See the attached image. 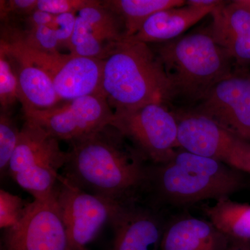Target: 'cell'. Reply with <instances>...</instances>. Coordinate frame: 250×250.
<instances>
[{
    "label": "cell",
    "mask_w": 250,
    "mask_h": 250,
    "mask_svg": "<svg viewBox=\"0 0 250 250\" xmlns=\"http://www.w3.org/2000/svg\"><path fill=\"white\" fill-rule=\"evenodd\" d=\"M21 129L9 113H0V172L8 175L10 161L19 140Z\"/></svg>",
    "instance_id": "obj_22"
},
{
    "label": "cell",
    "mask_w": 250,
    "mask_h": 250,
    "mask_svg": "<svg viewBox=\"0 0 250 250\" xmlns=\"http://www.w3.org/2000/svg\"><path fill=\"white\" fill-rule=\"evenodd\" d=\"M113 112L106 99L93 95L59 103L49 109L26 112L24 116L59 141L70 143L110 124Z\"/></svg>",
    "instance_id": "obj_11"
},
{
    "label": "cell",
    "mask_w": 250,
    "mask_h": 250,
    "mask_svg": "<svg viewBox=\"0 0 250 250\" xmlns=\"http://www.w3.org/2000/svg\"><path fill=\"white\" fill-rule=\"evenodd\" d=\"M225 250H250V242L230 241Z\"/></svg>",
    "instance_id": "obj_29"
},
{
    "label": "cell",
    "mask_w": 250,
    "mask_h": 250,
    "mask_svg": "<svg viewBox=\"0 0 250 250\" xmlns=\"http://www.w3.org/2000/svg\"><path fill=\"white\" fill-rule=\"evenodd\" d=\"M110 125L152 164L165 162L180 149L177 118L164 104L113 112Z\"/></svg>",
    "instance_id": "obj_6"
},
{
    "label": "cell",
    "mask_w": 250,
    "mask_h": 250,
    "mask_svg": "<svg viewBox=\"0 0 250 250\" xmlns=\"http://www.w3.org/2000/svg\"><path fill=\"white\" fill-rule=\"evenodd\" d=\"M248 174H249L250 175V170H249V172H248Z\"/></svg>",
    "instance_id": "obj_31"
},
{
    "label": "cell",
    "mask_w": 250,
    "mask_h": 250,
    "mask_svg": "<svg viewBox=\"0 0 250 250\" xmlns=\"http://www.w3.org/2000/svg\"><path fill=\"white\" fill-rule=\"evenodd\" d=\"M206 216L230 241L250 242V205L230 200H215L203 208Z\"/></svg>",
    "instance_id": "obj_18"
},
{
    "label": "cell",
    "mask_w": 250,
    "mask_h": 250,
    "mask_svg": "<svg viewBox=\"0 0 250 250\" xmlns=\"http://www.w3.org/2000/svg\"><path fill=\"white\" fill-rule=\"evenodd\" d=\"M194 110L250 143V74L233 72L219 81Z\"/></svg>",
    "instance_id": "obj_12"
},
{
    "label": "cell",
    "mask_w": 250,
    "mask_h": 250,
    "mask_svg": "<svg viewBox=\"0 0 250 250\" xmlns=\"http://www.w3.org/2000/svg\"><path fill=\"white\" fill-rule=\"evenodd\" d=\"M210 30L232 62L250 63V6L243 0L225 1L210 14Z\"/></svg>",
    "instance_id": "obj_14"
},
{
    "label": "cell",
    "mask_w": 250,
    "mask_h": 250,
    "mask_svg": "<svg viewBox=\"0 0 250 250\" xmlns=\"http://www.w3.org/2000/svg\"><path fill=\"white\" fill-rule=\"evenodd\" d=\"M229 241L209 220L181 217L166 223L161 250H225Z\"/></svg>",
    "instance_id": "obj_16"
},
{
    "label": "cell",
    "mask_w": 250,
    "mask_h": 250,
    "mask_svg": "<svg viewBox=\"0 0 250 250\" xmlns=\"http://www.w3.org/2000/svg\"><path fill=\"white\" fill-rule=\"evenodd\" d=\"M18 100V82L12 60L4 46L0 45V104L1 113L11 114Z\"/></svg>",
    "instance_id": "obj_21"
},
{
    "label": "cell",
    "mask_w": 250,
    "mask_h": 250,
    "mask_svg": "<svg viewBox=\"0 0 250 250\" xmlns=\"http://www.w3.org/2000/svg\"><path fill=\"white\" fill-rule=\"evenodd\" d=\"M218 6L200 7L186 4L162 10L148 18L139 31L128 39L146 44H159L174 40L206 16L211 14Z\"/></svg>",
    "instance_id": "obj_17"
},
{
    "label": "cell",
    "mask_w": 250,
    "mask_h": 250,
    "mask_svg": "<svg viewBox=\"0 0 250 250\" xmlns=\"http://www.w3.org/2000/svg\"><path fill=\"white\" fill-rule=\"evenodd\" d=\"M66 152L62 175L79 188L123 205L146 192L147 159L112 125L70 143Z\"/></svg>",
    "instance_id": "obj_1"
},
{
    "label": "cell",
    "mask_w": 250,
    "mask_h": 250,
    "mask_svg": "<svg viewBox=\"0 0 250 250\" xmlns=\"http://www.w3.org/2000/svg\"><path fill=\"white\" fill-rule=\"evenodd\" d=\"M166 223L156 208L123 206L111 222V250H161Z\"/></svg>",
    "instance_id": "obj_13"
},
{
    "label": "cell",
    "mask_w": 250,
    "mask_h": 250,
    "mask_svg": "<svg viewBox=\"0 0 250 250\" xmlns=\"http://www.w3.org/2000/svg\"><path fill=\"white\" fill-rule=\"evenodd\" d=\"M77 14L69 13L55 16L50 27L57 34L60 48H66L71 39L76 23Z\"/></svg>",
    "instance_id": "obj_25"
},
{
    "label": "cell",
    "mask_w": 250,
    "mask_h": 250,
    "mask_svg": "<svg viewBox=\"0 0 250 250\" xmlns=\"http://www.w3.org/2000/svg\"><path fill=\"white\" fill-rule=\"evenodd\" d=\"M241 171L220 161L179 149L168 160L149 165L146 192L154 204L174 207L217 200L241 190Z\"/></svg>",
    "instance_id": "obj_2"
},
{
    "label": "cell",
    "mask_w": 250,
    "mask_h": 250,
    "mask_svg": "<svg viewBox=\"0 0 250 250\" xmlns=\"http://www.w3.org/2000/svg\"><path fill=\"white\" fill-rule=\"evenodd\" d=\"M104 6L116 13L124 22L126 37H132L152 15L186 4L184 0H106Z\"/></svg>",
    "instance_id": "obj_19"
},
{
    "label": "cell",
    "mask_w": 250,
    "mask_h": 250,
    "mask_svg": "<svg viewBox=\"0 0 250 250\" xmlns=\"http://www.w3.org/2000/svg\"><path fill=\"white\" fill-rule=\"evenodd\" d=\"M59 141L40 125L24 119L8 175L34 199L50 195L58 185L59 171L67 159Z\"/></svg>",
    "instance_id": "obj_5"
},
{
    "label": "cell",
    "mask_w": 250,
    "mask_h": 250,
    "mask_svg": "<svg viewBox=\"0 0 250 250\" xmlns=\"http://www.w3.org/2000/svg\"><path fill=\"white\" fill-rule=\"evenodd\" d=\"M1 250H72L55 190L47 196L34 199L19 223L3 230Z\"/></svg>",
    "instance_id": "obj_10"
},
{
    "label": "cell",
    "mask_w": 250,
    "mask_h": 250,
    "mask_svg": "<svg viewBox=\"0 0 250 250\" xmlns=\"http://www.w3.org/2000/svg\"><path fill=\"white\" fill-rule=\"evenodd\" d=\"M28 204L18 195L1 188L0 190L1 229H7L16 226L22 218Z\"/></svg>",
    "instance_id": "obj_23"
},
{
    "label": "cell",
    "mask_w": 250,
    "mask_h": 250,
    "mask_svg": "<svg viewBox=\"0 0 250 250\" xmlns=\"http://www.w3.org/2000/svg\"><path fill=\"white\" fill-rule=\"evenodd\" d=\"M77 20L92 36L104 42L118 43L126 39L123 20L102 1L94 0L81 10Z\"/></svg>",
    "instance_id": "obj_20"
},
{
    "label": "cell",
    "mask_w": 250,
    "mask_h": 250,
    "mask_svg": "<svg viewBox=\"0 0 250 250\" xmlns=\"http://www.w3.org/2000/svg\"><path fill=\"white\" fill-rule=\"evenodd\" d=\"M1 39L16 46L29 61L47 74L61 101L93 95L104 98L102 89L104 61L70 53L40 52L6 34H1Z\"/></svg>",
    "instance_id": "obj_7"
},
{
    "label": "cell",
    "mask_w": 250,
    "mask_h": 250,
    "mask_svg": "<svg viewBox=\"0 0 250 250\" xmlns=\"http://www.w3.org/2000/svg\"><path fill=\"white\" fill-rule=\"evenodd\" d=\"M102 89L114 112L149 104H165L173 97L170 81L154 49L131 39L120 42L104 61Z\"/></svg>",
    "instance_id": "obj_3"
},
{
    "label": "cell",
    "mask_w": 250,
    "mask_h": 250,
    "mask_svg": "<svg viewBox=\"0 0 250 250\" xmlns=\"http://www.w3.org/2000/svg\"><path fill=\"white\" fill-rule=\"evenodd\" d=\"M55 16L36 9L29 16L23 18L25 29L24 30H31L42 26L50 25L53 22Z\"/></svg>",
    "instance_id": "obj_27"
},
{
    "label": "cell",
    "mask_w": 250,
    "mask_h": 250,
    "mask_svg": "<svg viewBox=\"0 0 250 250\" xmlns=\"http://www.w3.org/2000/svg\"><path fill=\"white\" fill-rule=\"evenodd\" d=\"M153 49L170 81L173 96L200 101L217 82L233 72L232 60L210 28L157 44Z\"/></svg>",
    "instance_id": "obj_4"
},
{
    "label": "cell",
    "mask_w": 250,
    "mask_h": 250,
    "mask_svg": "<svg viewBox=\"0 0 250 250\" xmlns=\"http://www.w3.org/2000/svg\"><path fill=\"white\" fill-rule=\"evenodd\" d=\"M94 0H38L37 9L53 15L75 13L93 2Z\"/></svg>",
    "instance_id": "obj_24"
},
{
    "label": "cell",
    "mask_w": 250,
    "mask_h": 250,
    "mask_svg": "<svg viewBox=\"0 0 250 250\" xmlns=\"http://www.w3.org/2000/svg\"><path fill=\"white\" fill-rule=\"evenodd\" d=\"M243 2L250 6V0H243Z\"/></svg>",
    "instance_id": "obj_30"
},
{
    "label": "cell",
    "mask_w": 250,
    "mask_h": 250,
    "mask_svg": "<svg viewBox=\"0 0 250 250\" xmlns=\"http://www.w3.org/2000/svg\"><path fill=\"white\" fill-rule=\"evenodd\" d=\"M225 1L220 0H188L186 4L190 6H200V7H208V6H218L223 4Z\"/></svg>",
    "instance_id": "obj_28"
},
{
    "label": "cell",
    "mask_w": 250,
    "mask_h": 250,
    "mask_svg": "<svg viewBox=\"0 0 250 250\" xmlns=\"http://www.w3.org/2000/svg\"><path fill=\"white\" fill-rule=\"evenodd\" d=\"M16 69L18 82V100L24 113L49 109L61 103L50 77L36 66L11 42L1 39Z\"/></svg>",
    "instance_id": "obj_15"
},
{
    "label": "cell",
    "mask_w": 250,
    "mask_h": 250,
    "mask_svg": "<svg viewBox=\"0 0 250 250\" xmlns=\"http://www.w3.org/2000/svg\"><path fill=\"white\" fill-rule=\"evenodd\" d=\"M55 196L72 250H86L124 206L79 188L62 174Z\"/></svg>",
    "instance_id": "obj_9"
},
{
    "label": "cell",
    "mask_w": 250,
    "mask_h": 250,
    "mask_svg": "<svg viewBox=\"0 0 250 250\" xmlns=\"http://www.w3.org/2000/svg\"><path fill=\"white\" fill-rule=\"evenodd\" d=\"M180 149L220 161L241 172L250 170V143L195 111L174 112Z\"/></svg>",
    "instance_id": "obj_8"
},
{
    "label": "cell",
    "mask_w": 250,
    "mask_h": 250,
    "mask_svg": "<svg viewBox=\"0 0 250 250\" xmlns=\"http://www.w3.org/2000/svg\"><path fill=\"white\" fill-rule=\"evenodd\" d=\"M0 2L1 20L4 21L11 16L22 20L29 16L37 9L38 0H9Z\"/></svg>",
    "instance_id": "obj_26"
}]
</instances>
